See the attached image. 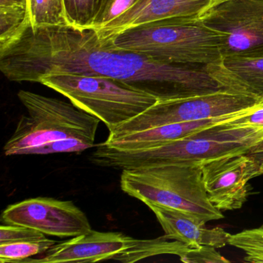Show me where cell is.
<instances>
[{"mask_svg": "<svg viewBox=\"0 0 263 263\" xmlns=\"http://www.w3.org/2000/svg\"><path fill=\"white\" fill-rule=\"evenodd\" d=\"M0 70L13 82L38 83L52 74L111 78L153 95L158 101L223 90L204 67L166 64L112 47L91 27H30L0 51Z\"/></svg>", "mask_w": 263, "mask_h": 263, "instance_id": "1", "label": "cell"}, {"mask_svg": "<svg viewBox=\"0 0 263 263\" xmlns=\"http://www.w3.org/2000/svg\"><path fill=\"white\" fill-rule=\"evenodd\" d=\"M228 122L196 132L159 147L119 151L98 144L90 160L101 167L128 170L164 164H197L204 161L247 154L263 141V130Z\"/></svg>", "mask_w": 263, "mask_h": 263, "instance_id": "2", "label": "cell"}, {"mask_svg": "<svg viewBox=\"0 0 263 263\" xmlns=\"http://www.w3.org/2000/svg\"><path fill=\"white\" fill-rule=\"evenodd\" d=\"M222 38L198 17H179L139 26L104 41L160 62L205 67L222 60Z\"/></svg>", "mask_w": 263, "mask_h": 263, "instance_id": "3", "label": "cell"}, {"mask_svg": "<svg viewBox=\"0 0 263 263\" xmlns=\"http://www.w3.org/2000/svg\"><path fill=\"white\" fill-rule=\"evenodd\" d=\"M121 189L142 201L176 209L206 223L224 218L208 198L201 165L164 164L122 171Z\"/></svg>", "mask_w": 263, "mask_h": 263, "instance_id": "4", "label": "cell"}, {"mask_svg": "<svg viewBox=\"0 0 263 263\" xmlns=\"http://www.w3.org/2000/svg\"><path fill=\"white\" fill-rule=\"evenodd\" d=\"M26 107L15 132L4 146L6 156L26 155L33 147L52 141L78 138L95 144L100 121L71 102L28 90L17 95Z\"/></svg>", "mask_w": 263, "mask_h": 263, "instance_id": "5", "label": "cell"}, {"mask_svg": "<svg viewBox=\"0 0 263 263\" xmlns=\"http://www.w3.org/2000/svg\"><path fill=\"white\" fill-rule=\"evenodd\" d=\"M38 83L98 118L109 132L141 115L158 101L153 95L105 77L59 73L44 77Z\"/></svg>", "mask_w": 263, "mask_h": 263, "instance_id": "6", "label": "cell"}, {"mask_svg": "<svg viewBox=\"0 0 263 263\" xmlns=\"http://www.w3.org/2000/svg\"><path fill=\"white\" fill-rule=\"evenodd\" d=\"M258 101L224 90L158 101L141 115L109 132L107 138L113 139L166 124L221 118L249 108Z\"/></svg>", "mask_w": 263, "mask_h": 263, "instance_id": "7", "label": "cell"}, {"mask_svg": "<svg viewBox=\"0 0 263 263\" xmlns=\"http://www.w3.org/2000/svg\"><path fill=\"white\" fill-rule=\"evenodd\" d=\"M223 35L221 57H263V0H224L198 17Z\"/></svg>", "mask_w": 263, "mask_h": 263, "instance_id": "8", "label": "cell"}, {"mask_svg": "<svg viewBox=\"0 0 263 263\" xmlns=\"http://www.w3.org/2000/svg\"><path fill=\"white\" fill-rule=\"evenodd\" d=\"M1 219L6 224L25 226L60 238L78 236L92 230L87 215L73 201L44 197L9 205Z\"/></svg>", "mask_w": 263, "mask_h": 263, "instance_id": "9", "label": "cell"}, {"mask_svg": "<svg viewBox=\"0 0 263 263\" xmlns=\"http://www.w3.org/2000/svg\"><path fill=\"white\" fill-rule=\"evenodd\" d=\"M200 165L208 198L221 212L241 209L249 196V181L262 175L261 166L247 154L209 160Z\"/></svg>", "mask_w": 263, "mask_h": 263, "instance_id": "10", "label": "cell"}, {"mask_svg": "<svg viewBox=\"0 0 263 263\" xmlns=\"http://www.w3.org/2000/svg\"><path fill=\"white\" fill-rule=\"evenodd\" d=\"M134 238L120 232L91 230L52 246L39 258H27L21 262H98L114 260L118 253L132 246Z\"/></svg>", "mask_w": 263, "mask_h": 263, "instance_id": "11", "label": "cell"}, {"mask_svg": "<svg viewBox=\"0 0 263 263\" xmlns=\"http://www.w3.org/2000/svg\"><path fill=\"white\" fill-rule=\"evenodd\" d=\"M217 0H138L128 10L96 30L104 41L155 21L179 17H199L217 4Z\"/></svg>", "mask_w": 263, "mask_h": 263, "instance_id": "12", "label": "cell"}, {"mask_svg": "<svg viewBox=\"0 0 263 263\" xmlns=\"http://www.w3.org/2000/svg\"><path fill=\"white\" fill-rule=\"evenodd\" d=\"M157 220L169 238L184 243L191 248L209 246L219 249L229 245V233L222 228H206L205 221L190 214L147 203Z\"/></svg>", "mask_w": 263, "mask_h": 263, "instance_id": "13", "label": "cell"}, {"mask_svg": "<svg viewBox=\"0 0 263 263\" xmlns=\"http://www.w3.org/2000/svg\"><path fill=\"white\" fill-rule=\"evenodd\" d=\"M246 110V109H245ZM232 114L221 118L193 122L175 123L166 124L153 128L147 129L135 133L123 135L118 138L108 139L104 145L119 151H139L159 147L163 144L193 135L196 132L205 130L218 124H224L235 119L241 112Z\"/></svg>", "mask_w": 263, "mask_h": 263, "instance_id": "14", "label": "cell"}, {"mask_svg": "<svg viewBox=\"0 0 263 263\" xmlns=\"http://www.w3.org/2000/svg\"><path fill=\"white\" fill-rule=\"evenodd\" d=\"M204 69L224 90L263 99V57L223 58Z\"/></svg>", "mask_w": 263, "mask_h": 263, "instance_id": "15", "label": "cell"}, {"mask_svg": "<svg viewBox=\"0 0 263 263\" xmlns=\"http://www.w3.org/2000/svg\"><path fill=\"white\" fill-rule=\"evenodd\" d=\"M189 248L184 243L169 238L165 235L154 239L134 238L132 246L121 251L114 260L133 263L155 255H175L180 257Z\"/></svg>", "mask_w": 263, "mask_h": 263, "instance_id": "16", "label": "cell"}, {"mask_svg": "<svg viewBox=\"0 0 263 263\" xmlns=\"http://www.w3.org/2000/svg\"><path fill=\"white\" fill-rule=\"evenodd\" d=\"M32 24V15L27 6L0 7V51L19 41Z\"/></svg>", "mask_w": 263, "mask_h": 263, "instance_id": "17", "label": "cell"}, {"mask_svg": "<svg viewBox=\"0 0 263 263\" xmlns=\"http://www.w3.org/2000/svg\"><path fill=\"white\" fill-rule=\"evenodd\" d=\"M55 244L54 240L47 238L2 243L0 244V261L2 263L21 262L30 257L45 253Z\"/></svg>", "mask_w": 263, "mask_h": 263, "instance_id": "18", "label": "cell"}, {"mask_svg": "<svg viewBox=\"0 0 263 263\" xmlns=\"http://www.w3.org/2000/svg\"><path fill=\"white\" fill-rule=\"evenodd\" d=\"M228 242L245 252L246 262L263 263V224L233 235L229 234Z\"/></svg>", "mask_w": 263, "mask_h": 263, "instance_id": "19", "label": "cell"}, {"mask_svg": "<svg viewBox=\"0 0 263 263\" xmlns=\"http://www.w3.org/2000/svg\"><path fill=\"white\" fill-rule=\"evenodd\" d=\"M32 28L68 25L64 0H33Z\"/></svg>", "mask_w": 263, "mask_h": 263, "instance_id": "20", "label": "cell"}, {"mask_svg": "<svg viewBox=\"0 0 263 263\" xmlns=\"http://www.w3.org/2000/svg\"><path fill=\"white\" fill-rule=\"evenodd\" d=\"M101 0H64L68 25L91 27Z\"/></svg>", "mask_w": 263, "mask_h": 263, "instance_id": "21", "label": "cell"}, {"mask_svg": "<svg viewBox=\"0 0 263 263\" xmlns=\"http://www.w3.org/2000/svg\"><path fill=\"white\" fill-rule=\"evenodd\" d=\"M138 0H101L91 28L98 30L107 25L132 8Z\"/></svg>", "mask_w": 263, "mask_h": 263, "instance_id": "22", "label": "cell"}, {"mask_svg": "<svg viewBox=\"0 0 263 263\" xmlns=\"http://www.w3.org/2000/svg\"><path fill=\"white\" fill-rule=\"evenodd\" d=\"M95 146L93 143L78 138H67L52 141L43 145L33 147L27 152V155H49L55 153H73L82 152Z\"/></svg>", "mask_w": 263, "mask_h": 263, "instance_id": "23", "label": "cell"}, {"mask_svg": "<svg viewBox=\"0 0 263 263\" xmlns=\"http://www.w3.org/2000/svg\"><path fill=\"white\" fill-rule=\"evenodd\" d=\"M180 260L185 263H229V260L221 255L216 248L201 246L197 248L189 247Z\"/></svg>", "mask_w": 263, "mask_h": 263, "instance_id": "24", "label": "cell"}, {"mask_svg": "<svg viewBox=\"0 0 263 263\" xmlns=\"http://www.w3.org/2000/svg\"><path fill=\"white\" fill-rule=\"evenodd\" d=\"M44 238H46L45 234L25 226L6 224L0 227V244Z\"/></svg>", "mask_w": 263, "mask_h": 263, "instance_id": "25", "label": "cell"}, {"mask_svg": "<svg viewBox=\"0 0 263 263\" xmlns=\"http://www.w3.org/2000/svg\"><path fill=\"white\" fill-rule=\"evenodd\" d=\"M227 124L236 127H252L263 130V99L243 110L238 117Z\"/></svg>", "mask_w": 263, "mask_h": 263, "instance_id": "26", "label": "cell"}, {"mask_svg": "<svg viewBox=\"0 0 263 263\" xmlns=\"http://www.w3.org/2000/svg\"><path fill=\"white\" fill-rule=\"evenodd\" d=\"M249 155L257 161L258 164L263 168V141L257 144L255 147L249 152Z\"/></svg>", "mask_w": 263, "mask_h": 263, "instance_id": "27", "label": "cell"}, {"mask_svg": "<svg viewBox=\"0 0 263 263\" xmlns=\"http://www.w3.org/2000/svg\"><path fill=\"white\" fill-rule=\"evenodd\" d=\"M17 5H26L29 7L28 0H0V7ZM29 10H30V7H29Z\"/></svg>", "mask_w": 263, "mask_h": 263, "instance_id": "28", "label": "cell"}, {"mask_svg": "<svg viewBox=\"0 0 263 263\" xmlns=\"http://www.w3.org/2000/svg\"><path fill=\"white\" fill-rule=\"evenodd\" d=\"M28 2H29V7H30V12H31V14H32V7H33V0H28Z\"/></svg>", "mask_w": 263, "mask_h": 263, "instance_id": "29", "label": "cell"}, {"mask_svg": "<svg viewBox=\"0 0 263 263\" xmlns=\"http://www.w3.org/2000/svg\"><path fill=\"white\" fill-rule=\"evenodd\" d=\"M221 1H224V0H217V2H218V3L221 2Z\"/></svg>", "mask_w": 263, "mask_h": 263, "instance_id": "30", "label": "cell"}, {"mask_svg": "<svg viewBox=\"0 0 263 263\" xmlns=\"http://www.w3.org/2000/svg\"><path fill=\"white\" fill-rule=\"evenodd\" d=\"M261 172H262V175H263V168L261 169Z\"/></svg>", "mask_w": 263, "mask_h": 263, "instance_id": "31", "label": "cell"}]
</instances>
